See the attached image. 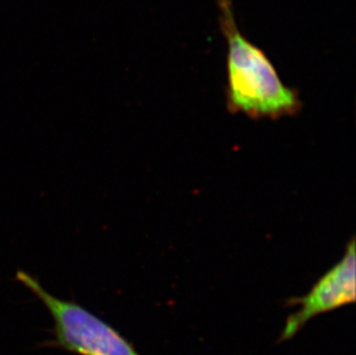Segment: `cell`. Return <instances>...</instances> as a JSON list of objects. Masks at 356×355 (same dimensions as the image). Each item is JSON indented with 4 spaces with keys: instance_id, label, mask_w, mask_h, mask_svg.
I'll list each match as a JSON object with an SVG mask.
<instances>
[{
    "instance_id": "cell-1",
    "label": "cell",
    "mask_w": 356,
    "mask_h": 355,
    "mask_svg": "<svg viewBox=\"0 0 356 355\" xmlns=\"http://www.w3.org/2000/svg\"><path fill=\"white\" fill-rule=\"evenodd\" d=\"M219 24L227 42L226 101L231 113L279 119L301 110L299 94L279 77L266 52L241 34L229 0H218Z\"/></svg>"
},
{
    "instance_id": "cell-2",
    "label": "cell",
    "mask_w": 356,
    "mask_h": 355,
    "mask_svg": "<svg viewBox=\"0 0 356 355\" xmlns=\"http://www.w3.org/2000/svg\"><path fill=\"white\" fill-rule=\"evenodd\" d=\"M15 279L45 306L54 320V339L47 345L78 355H140L120 332L78 302L51 294L36 277L22 270Z\"/></svg>"
},
{
    "instance_id": "cell-3",
    "label": "cell",
    "mask_w": 356,
    "mask_h": 355,
    "mask_svg": "<svg viewBox=\"0 0 356 355\" xmlns=\"http://www.w3.org/2000/svg\"><path fill=\"white\" fill-rule=\"evenodd\" d=\"M355 242L350 240L343 258L318 279L308 294L293 299L299 309L289 316L280 342L293 338L314 317L355 301Z\"/></svg>"
}]
</instances>
